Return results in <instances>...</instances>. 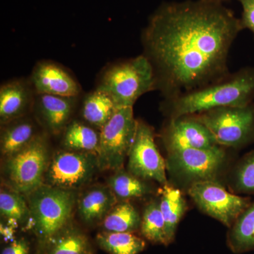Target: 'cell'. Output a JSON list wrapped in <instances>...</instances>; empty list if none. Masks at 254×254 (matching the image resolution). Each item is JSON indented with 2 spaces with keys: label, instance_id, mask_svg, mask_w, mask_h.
I'll list each match as a JSON object with an SVG mask.
<instances>
[{
  "label": "cell",
  "instance_id": "3957f363",
  "mask_svg": "<svg viewBox=\"0 0 254 254\" xmlns=\"http://www.w3.org/2000/svg\"><path fill=\"white\" fill-rule=\"evenodd\" d=\"M97 88L110 95L118 108H133L141 95L155 90L154 70L144 55L113 64L102 72Z\"/></svg>",
  "mask_w": 254,
  "mask_h": 254
},
{
  "label": "cell",
  "instance_id": "5b68a950",
  "mask_svg": "<svg viewBox=\"0 0 254 254\" xmlns=\"http://www.w3.org/2000/svg\"><path fill=\"white\" fill-rule=\"evenodd\" d=\"M50 158L46 138L38 134L27 146L6 158L3 167L5 184L26 196L44 183Z\"/></svg>",
  "mask_w": 254,
  "mask_h": 254
},
{
  "label": "cell",
  "instance_id": "cb8c5ba5",
  "mask_svg": "<svg viewBox=\"0 0 254 254\" xmlns=\"http://www.w3.org/2000/svg\"><path fill=\"white\" fill-rule=\"evenodd\" d=\"M141 217L128 200L117 203L101 222L103 231L135 232L141 227Z\"/></svg>",
  "mask_w": 254,
  "mask_h": 254
},
{
  "label": "cell",
  "instance_id": "6da1fadb",
  "mask_svg": "<svg viewBox=\"0 0 254 254\" xmlns=\"http://www.w3.org/2000/svg\"><path fill=\"white\" fill-rule=\"evenodd\" d=\"M242 30L240 18L220 3L187 0L160 5L142 33L155 89L170 99L226 77L230 48Z\"/></svg>",
  "mask_w": 254,
  "mask_h": 254
},
{
  "label": "cell",
  "instance_id": "44dd1931",
  "mask_svg": "<svg viewBox=\"0 0 254 254\" xmlns=\"http://www.w3.org/2000/svg\"><path fill=\"white\" fill-rule=\"evenodd\" d=\"M63 144L65 150L98 155L100 131L86 123L75 120L68 124L64 131Z\"/></svg>",
  "mask_w": 254,
  "mask_h": 254
},
{
  "label": "cell",
  "instance_id": "7a4b0ae2",
  "mask_svg": "<svg viewBox=\"0 0 254 254\" xmlns=\"http://www.w3.org/2000/svg\"><path fill=\"white\" fill-rule=\"evenodd\" d=\"M254 102V67L237 72L200 89L165 99L162 108L169 120L226 106H245Z\"/></svg>",
  "mask_w": 254,
  "mask_h": 254
},
{
  "label": "cell",
  "instance_id": "5bb4252c",
  "mask_svg": "<svg viewBox=\"0 0 254 254\" xmlns=\"http://www.w3.org/2000/svg\"><path fill=\"white\" fill-rule=\"evenodd\" d=\"M36 93L29 80H11L0 88V121L4 125L23 118L34 105Z\"/></svg>",
  "mask_w": 254,
  "mask_h": 254
},
{
  "label": "cell",
  "instance_id": "ba28073f",
  "mask_svg": "<svg viewBox=\"0 0 254 254\" xmlns=\"http://www.w3.org/2000/svg\"><path fill=\"white\" fill-rule=\"evenodd\" d=\"M166 168L172 176L190 183L217 181L226 162L221 145L207 149L186 148L168 152Z\"/></svg>",
  "mask_w": 254,
  "mask_h": 254
},
{
  "label": "cell",
  "instance_id": "7402d4cb",
  "mask_svg": "<svg viewBox=\"0 0 254 254\" xmlns=\"http://www.w3.org/2000/svg\"><path fill=\"white\" fill-rule=\"evenodd\" d=\"M160 207L165 220V233L169 245L175 240L177 225L186 211V200L180 190L168 184L163 186L162 190Z\"/></svg>",
  "mask_w": 254,
  "mask_h": 254
},
{
  "label": "cell",
  "instance_id": "83f0119b",
  "mask_svg": "<svg viewBox=\"0 0 254 254\" xmlns=\"http://www.w3.org/2000/svg\"><path fill=\"white\" fill-rule=\"evenodd\" d=\"M232 187L237 193L254 195V149L237 163L232 173Z\"/></svg>",
  "mask_w": 254,
  "mask_h": 254
},
{
  "label": "cell",
  "instance_id": "8fae6325",
  "mask_svg": "<svg viewBox=\"0 0 254 254\" xmlns=\"http://www.w3.org/2000/svg\"><path fill=\"white\" fill-rule=\"evenodd\" d=\"M153 128L144 122L137 120L136 136L128 153L127 170L143 180H154L168 185L166 162L155 143Z\"/></svg>",
  "mask_w": 254,
  "mask_h": 254
},
{
  "label": "cell",
  "instance_id": "30bf717a",
  "mask_svg": "<svg viewBox=\"0 0 254 254\" xmlns=\"http://www.w3.org/2000/svg\"><path fill=\"white\" fill-rule=\"evenodd\" d=\"M188 193L200 210L228 228L252 203L251 198L230 193L217 181L192 184Z\"/></svg>",
  "mask_w": 254,
  "mask_h": 254
},
{
  "label": "cell",
  "instance_id": "d4e9b609",
  "mask_svg": "<svg viewBox=\"0 0 254 254\" xmlns=\"http://www.w3.org/2000/svg\"><path fill=\"white\" fill-rule=\"evenodd\" d=\"M107 182L114 194L121 201L139 198L152 192L149 185L143 180L134 176L123 168L116 170Z\"/></svg>",
  "mask_w": 254,
  "mask_h": 254
},
{
  "label": "cell",
  "instance_id": "d6986e66",
  "mask_svg": "<svg viewBox=\"0 0 254 254\" xmlns=\"http://www.w3.org/2000/svg\"><path fill=\"white\" fill-rule=\"evenodd\" d=\"M113 98L101 90L96 89L86 95L81 106V115L85 123L100 130L118 110Z\"/></svg>",
  "mask_w": 254,
  "mask_h": 254
},
{
  "label": "cell",
  "instance_id": "277c9868",
  "mask_svg": "<svg viewBox=\"0 0 254 254\" xmlns=\"http://www.w3.org/2000/svg\"><path fill=\"white\" fill-rule=\"evenodd\" d=\"M25 197L31 210V229L44 249L52 237L71 222L76 193L43 184Z\"/></svg>",
  "mask_w": 254,
  "mask_h": 254
},
{
  "label": "cell",
  "instance_id": "4316f807",
  "mask_svg": "<svg viewBox=\"0 0 254 254\" xmlns=\"http://www.w3.org/2000/svg\"><path fill=\"white\" fill-rule=\"evenodd\" d=\"M140 230L143 237L152 243L168 246L160 202L152 201L145 206Z\"/></svg>",
  "mask_w": 254,
  "mask_h": 254
},
{
  "label": "cell",
  "instance_id": "e0dca14e",
  "mask_svg": "<svg viewBox=\"0 0 254 254\" xmlns=\"http://www.w3.org/2000/svg\"><path fill=\"white\" fill-rule=\"evenodd\" d=\"M44 250L45 254H93L88 237L71 222L47 242Z\"/></svg>",
  "mask_w": 254,
  "mask_h": 254
},
{
  "label": "cell",
  "instance_id": "f1b7e54d",
  "mask_svg": "<svg viewBox=\"0 0 254 254\" xmlns=\"http://www.w3.org/2000/svg\"><path fill=\"white\" fill-rule=\"evenodd\" d=\"M242 6L240 18L243 29L248 28L254 35V0H237Z\"/></svg>",
  "mask_w": 254,
  "mask_h": 254
},
{
  "label": "cell",
  "instance_id": "52a82bcc",
  "mask_svg": "<svg viewBox=\"0 0 254 254\" xmlns=\"http://www.w3.org/2000/svg\"><path fill=\"white\" fill-rule=\"evenodd\" d=\"M137 120L132 107L119 108L111 119L100 130L98 152L100 170L116 171L124 163L134 141Z\"/></svg>",
  "mask_w": 254,
  "mask_h": 254
},
{
  "label": "cell",
  "instance_id": "603a6c76",
  "mask_svg": "<svg viewBox=\"0 0 254 254\" xmlns=\"http://www.w3.org/2000/svg\"><path fill=\"white\" fill-rule=\"evenodd\" d=\"M96 242L109 254H138L146 246L145 241L133 232L103 231L97 235Z\"/></svg>",
  "mask_w": 254,
  "mask_h": 254
},
{
  "label": "cell",
  "instance_id": "7c38bea8",
  "mask_svg": "<svg viewBox=\"0 0 254 254\" xmlns=\"http://www.w3.org/2000/svg\"><path fill=\"white\" fill-rule=\"evenodd\" d=\"M163 139L168 152L186 148L207 149L220 145L207 127L192 115L169 120Z\"/></svg>",
  "mask_w": 254,
  "mask_h": 254
},
{
  "label": "cell",
  "instance_id": "2e32d148",
  "mask_svg": "<svg viewBox=\"0 0 254 254\" xmlns=\"http://www.w3.org/2000/svg\"><path fill=\"white\" fill-rule=\"evenodd\" d=\"M118 203V198L108 185H95L78 197V215L87 225H95L103 222Z\"/></svg>",
  "mask_w": 254,
  "mask_h": 254
},
{
  "label": "cell",
  "instance_id": "9a60e30c",
  "mask_svg": "<svg viewBox=\"0 0 254 254\" xmlns=\"http://www.w3.org/2000/svg\"><path fill=\"white\" fill-rule=\"evenodd\" d=\"M77 97L36 94L34 105L42 121L53 134L64 131L68 125Z\"/></svg>",
  "mask_w": 254,
  "mask_h": 254
},
{
  "label": "cell",
  "instance_id": "f546056e",
  "mask_svg": "<svg viewBox=\"0 0 254 254\" xmlns=\"http://www.w3.org/2000/svg\"><path fill=\"white\" fill-rule=\"evenodd\" d=\"M30 245L25 238L15 240L7 247H5L1 254H29Z\"/></svg>",
  "mask_w": 254,
  "mask_h": 254
},
{
  "label": "cell",
  "instance_id": "4fadbf2b",
  "mask_svg": "<svg viewBox=\"0 0 254 254\" xmlns=\"http://www.w3.org/2000/svg\"><path fill=\"white\" fill-rule=\"evenodd\" d=\"M36 94L78 97L81 87L68 71L58 64L41 61L33 68L29 79Z\"/></svg>",
  "mask_w": 254,
  "mask_h": 254
},
{
  "label": "cell",
  "instance_id": "4dcf8cb0",
  "mask_svg": "<svg viewBox=\"0 0 254 254\" xmlns=\"http://www.w3.org/2000/svg\"><path fill=\"white\" fill-rule=\"evenodd\" d=\"M210 1H215V2L220 3V4H224L227 1H232V0H210Z\"/></svg>",
  "mask_w": 254,
  "mask_h": 254
},
{
  "label": "cell",
  "instance_id": "ffe728a7",
  "mask_svg": "<svg viewBox=\"0 0 254 254\" xmlns=\"http://www.w3.org/2000/svg\"><path fill=\"white\" fill-rule=\"evenodd\" d=\"M227 245L234 254L254 251V202L242 212L229 228Z\"/></svg>",
  "mask_w": 254,
  "mask_h": 254
},
{
  "label": "cell",
  "instance_id": "484cf974",
  "mask_svg": "<svg viewBox=\"0 0 254 254\" xmlns=\"http://www.w3.org/2000/svg\"><path fill=\"white\" fill-rule=\"evenodd\" d=\"M1 216L16 225H31V213L24 195L11 190L1 189L0 193Z\"/></svg>",
  "mask_w": 254,
  "mask_h": 254
},
{
  "label": "cell",
  "instance_id": "9c48e42d",
  "mask_svg": "<svg viewBox=\"0 0 254 254\" xmlns=\"http://www.w3.org/2000/svg\"><path fill=\"white\" fill-rule=\"evenodd\" d=\"M99 170L96 153L58 150L50 158L43 184L63 190H77L88 185Z\"/></svg>",
  "mask_w": 254,
  "mask_h": 254
},
{
  "label": "cell",
  "instance_id": "8992f818",
  "mask_svg": "<svg viewBox=\"0 0 254 254\" xmlns=\"http://www.w3.org/2000/svg\"><path fill=\"white\" fill-rule=\"evenodd\" d=\"M190 115L206 127L221 146L242 148L254 142V102Z\"/></svg>",
  "mask_w": 254,
  "mask_h": 254
},
{
  "label": "cell",
  "instance_id": "ac0fdd59",
  "mask_svg": "<svg viewBox=\"0 0 254 254\" xmlns=\"http://www.w3.org/2000/svg\"><path fill=\"white\" fill-rule=\"evenodd\" d=\"M0 138V149L4 158H8L22 150L37 136L34 123L23 118L3 125Z\"/></svg>",
  "mask_w": 254,
  "mask_h": 254
}]
</instances>
